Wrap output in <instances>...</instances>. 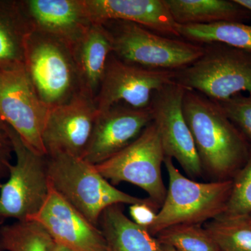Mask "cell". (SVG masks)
<instances>
[{
    "label": "cell",
    "mask_w": 251,
    "mask_h": 251,
    "mask_svg": "<svg viewBox=\"0 0 251 251\" xmlns=\"http://www.w3.org/2000/svg\"><path fill=\"white\" fill-rule=\"evenodd\" d=\"M29 220L41 224L54 242L73 251H108L99 227L51 187L45 204Z\"/></svg>",
    "instance_id": "5bb4252c"
},
{
    "label": "cell",
    "mask_w": 251,
    "mask_h": 251,
    "mask_svg": "<svg viewBox=\"0 0 251 251\" xmlns=\"http://www.w3.org/2000/svg\"><path fill=\"white\" fill-rule=\"evenodd\" d=\"M50 251H73L71 249H68V248L64 247V246L61 245V244H57L55 242H54L52 244V248H51Z\"/></svg>",
    "instance_id": "f546056e"
},
{
    "label": "cell",
    "mask_w": 251,
    "mask_h": 251,
    "mask_svg": "<svg viewBox=\"0 0 251 251\" xmlns=\"http://www.w3.org/2000/svg\"><path fill=\"white\" fill-rule=\"evenodd\" d=\"M232 188L221 216L237 217L251 214V149L244 166L232 178Z\"/></svg>",
    "instance_id": "d4e9b609"
},
{
    "label": "cell",
    "mask_w": 251,
    "mask_h": 251,
    "mask_svg": "<svg viewBox=\"0 0 251 251\" xmlns=\"http://www.w3.org/2000/svg\"><path fill=\"white\" fill-rule=\"evenodd\" d=\"M165 158L161 137L152 121L128 147L94 166L113 186L127 182L142 188L160 209L167 194L161 174Z\"/></svg>",
    "instance_id": "ba28073f"
},
{
    "label": "cell",
    "mask_w": 251,
    "mask_h": 251,
    "mask_svg": "<svg viewBox=\"0 0 251 251\" xmlns=\"http://www.w3.org/2000/svg\"><path fill=\"white\" fill-rule=\"evenodd\" d=\"M158 210V208L148 198L145 202L136 203L129 206L132 221L148 230L154 223Z\"/></svg>",
    "instance_id": "4316f807"
},
{
    "label": "cell",
    "mask_w": 251,
    "mask_h": 251,
    "mask_svg": "<svg viewBox=\"0 0 251 251\" xmlns=\"http://www.w3.org/2000/svg\"><path fill=\"white\" fill-rule=\"evenodd\" d=\"M24 66L49 108L67 103L81 92L72 49L57 38L32 29L25 45Z\"/></svg>",
    "instance_id": "8992f818"
},
{
    "label": "cell",
    "mask_w": 251,
    "mask_h": 251,
    "mask_svg": "<svg viewBox=\"0 0 251 251\" xmlns=\"http://www.w3.org/2000/svg\"><path fill=\"white\" fill-rule=\"evenodd\" d=\"M31 29L57 38L72 50L92 25L84 0H25Z\"/></svg>",
    "instance_id": "9a60e30c"
},
{
    "label": "cell",
    "mask_w": 251,
    "mask_h": 251,
    "mask_svg": "<svg viewBox=\"0 0 251 251\" xmlns=\"http://www.w3.org/2000/svg\"><path fill=\"white\" fill-rule=\"evenodd\" d=\"M184 92V87L175 82L168 84L153 92L150 108L166 156L176 160L192 179H198L204 173L183 114Z\"/></svg>",
    "instance_id": "30bf717a"
},
{
    "label": "cell",
    "mask_w": 251,
    "mask_h": 251,
    "mask_svg": "<svg viewBox=\"0 0 251 251\" xmlns=\"http://www.w3.org/2000/svg\"><path fill=\"white\" fill-rule=\"evenodd\" d=\"M152 121L150 108H135L126 103L99 112L82 159L92 166L107 161L135 141Z\"/></svg>",
    "instance_id": "4fadbf2b"
},
{
    "label": "cell",
    "mask_w": 251,
    "mask_h": 251,
    "mask_svg": "<svg viewBox=\"0 0 251 251\" xmlns=\"http://www.w3.org/2000/svg\"><path fill=\"white\" fill-rule=\"evenodd\" d=\"M157 241L176 251H220L202 225L182 224L163 229Z\"/></svg>",
    "instance_id": "cb8c5ba5"
},
{
    "label": "cell",
    "mask_w": 251,
    "mask_h": 251,
    "mask_svg": "<svg viewBox=\"0 0 251 251\" xmlns=\"http://www.w3.org/2000/svg\"><path fill=\"white\" fill-rule=\"evenodd\" d=\"M13 153L12 148H0V187L9 176Z\"/></svg>",
    "instance_id": "83f0119b"
},
{
    "label": "cell",
    "mask_w": 251,
    "mask_h": 251,
    "mask_svg": "<svg viewBox=\"0 0 251 251\" xmlns=\"http://www.w3.org/2000/svg\"><path fill=\"white\" fill-rule=\"evenodd\" d=\"M46 156L50 187L94 226L99 227L100 216L109 206L147 200L117 189L82 158L62 153Z\"/></svg>",
    "instance_id": "7a4b0ae2"
},
{
    "label": "cell",
    "mask_w": 251,
    "mask_h": 251,
    "mask_svg": "<svg viewBox=\"0 0 251 251\" xmlns=\"http://www.w3.org/2000/svg\"><path fill=\"white\" fill-rule=\"evenodd\" d=\"M202 45V55L175 72L174 82L215 101L251 94V52L221 43Z\"/></svg>",
    "instance_id": "277c9868"
},
{
    "label": "cell",
    "mask_w": 251,
    "mask_h": 251,
    "mask_svg": "<svg viewBox=\"0 0 251 251\" xmlns=\"http://www.w3.org/2000/svg\"><path fill=\"white\" fill-rule=\"evenodd\" d=\"M8 130L16 161L0 187V227L8 219L25 221L35 216L50 188L47 156L31 150L9 126Z\"/></svg>",
    "instance_id": "52a82bcc"
},
{
    "label": "cell",
    "mask_w": 251,
    "mask_h": 251,
    "mask_svg": "<svg viewBox=\"0 0 251 251\" xmlns=\"http://www.w3.org/2000/svg\"><path fill=\"white\" fill-rule=\"evenodd\" d=\"M157 251H176L174 248L171 246L166 245V244H161L158 242V250Z\"/></svg>",
    "instance_id": "4dcf8cb0"
},
{
    "label": "cell",
    "mask_w": 251,
    "mask_h": 251,
    "mask_svg": "<svg viewBox=\"0 0 251 251\" xmlns=\"http://www.w3.org/2000/svg\"><path fill=\"white\" fill-rule=\"evenodd\" d=\"M172 71L147 69L109 56L95 103L99 112L126 103L135 108H150L155 91L174 82Z\"/></svg>",
    "instance_id": "8fae6325"
},
{
    "label": "cell",
    "mask_w": 251,
    "mask_h": 251,
    "mask_svg": "<svg viewBox=\"0 0 251 251\" xmlns=\"http://www.w3.org/2000/svg\"><path fill=\"white\" fill-rule=\"evenodd\" d=\"M180 37L198 44L221 43L251 52V25L222 22L210 25H177Z\"/></svg>",
    "instance_id": "44dd1931"
},
{
    "label": "cell",
    "mask_w": 251,
    "mask_h": 251,
    "mask_svg": "<svg viewBox=\"0 0 251 251\" xmlns=\"http://www.w3.org/2000/svg\"><path fill=\"white\" fill-rule=\"evenodd\" d=\"M216 102L251 146V94H237Z\"/></svg>",
    "instance_id": "484cf974"
},
{
    "label": "cell",
    "mask_w": 251,
    "mask_h": 251,
    "mask_svg": "<svg viewBox=\"0 0 251 251\" xmlns=\"http://www.w3.org/2000/svg\"><path fill=\"white\" fill-rule=\"evenodd\" d=\"M31 30L21 1H0V67L24 64L25 45Z\"/></svg>",
    "instance_id": "ffe728a7"
},
{
    "label": "cell",
    "mask_w": 251,
    "mask_h": 251,
    "mask_svg": "<svg viewBox=\"0 0 251 251\" xmlns=\"http://www.w3.org/2000/svg\"><path fill=\"white\" fill-rule=\"evenodd\" d=\"M177 25L243 23L251 20L249 10L235 0H165Z\"/></svg>",
    "instance_id": "ac0fdd59"
},
{
    "label": "cell",
    "mask_w": 251,
    "mask_h": 251,
    "mask_svg": "<svg viewBox=\"0 0 251 251\" xmlns=\"http://www.w3.org/2000/svg\"><path fill=\"white\" fill-rule=\"evenodd\" d=\"M72 52L81 92L95 99L112 53L111 37L106 28L100 23H92Z\"/></svg>",
    "instance_id": "e0dca14e"
},
{
    "label": "cell",
    "mask_w": 251,
    "mask_h": 251,
    "mask_svg": "<svg viewBox=\"0 0 251 251\" xmlns=\"http://www.w3.org/2000/svg\"><path fill=\"white\" fill-rule=\"evenodd\" d=\"M183 114L204 173L214 181L230 179L244 166L251 146L215 100L185 89Z\"/></svg>",
    "instance_id": "6da1fadb"
},
{
    "label": "cell",
    "mask_w": 251,
    "mask_h": 251,
    "mask_svg": "<svg viewBox=\"0 0 251 251\" xmlns=\"http://www.w3.org/2000/svg\"><path fill=\"white\" fill-rule=\"evenodd\" d=\"M220 251H251V214L218 216L203 225Z\"/></svg>",
    "instance_id": "603a6c76"
},
{
    "label": "cell",
    "mask_w": 251,
    "mask_h": 251,
    "mask_svg": "<svg viewBox=\"0 0 251 251\" xmlns=\"http://www.w3.org/2000/svg\"><path fill=\"white\" fill-rule=\"evenodd\" d=\"M235 1L251 12V0H235Z\"/></svg>",
    "instance_id": "1f68e13d"
},
{
    "label": "cell",
    "mask_w": 251,
    "mask_h": 251,
    "mask_svg": "<svg viewBox=\"0 0 251 251\" xmlns=\"http://www.w3.org/2000/svg\"><path fill=\"white\" fill-rule=\"evenodd\" d=\"M108 251H157L158 242L148 229L128 219L123 204L106 208L99 221Z\"/></svg>",
    "instance_id": "d6986e66"
},
{
    "label": "cell",
    "mask_w": 251,
    "mask_h": 251,
    "mask_svg": "<svg viewBox=\"0 0 251 251\" xmlns=\"http://www.w3.org/2000/svg\"><path fill=\"white\" fill-rule=\"evenodd\" d=\"M98 115L94 99L82 92L50 108L42 133L46 155L62 153L82 158Z\"/></svg>",
    "instance_id": "7c38bea8"
},
{
    "label": "cell",
    "mask_w": 251,
    "mask_h": 251,
    "mask_svg": "<svg viewBox=\"0 0 251 251\" xmlns=\"http://www.w3.org/2000/svg\"><path fill=\"white\" fill-rule=\"evenodd\" d=\"M49 110L38 95L24 64L0 67V118L39 154L46 155L42 133Z\"/></svg>",
    "instance_id": "9c48e42d"
},
{
    "label": "cell",
    "mask_w": 251,
    "mask_h": 251,
    "mask_svg": "<svg viewBox=\"0 0 251 251\" xmlns=\"http://www.w3.org/2000/svg\"><path fill=\"white\" fill-rule=\"evenodd\" d=\"M165 158L169 186L154 223L148 229L153 237L177 225H204L224 212L232 188V179L199 182L186 177Z\"/></svg>",
    "instance_id": "3957f363"
},
{
    "label": "cell",
    "mask_w": 251,
    "mask_h": 251,
    "mask_svg": "<svg viewBox=\"0 0 251 251\" xmlns=\"http://www.w3.org/2000/svg\"><path fill=\"white\" fill-rule=\"evenodd\" d=\"M54 240L33 220L0 227V251H50Z\"/></svg>",
    "instance_id": "7402d4cb"
},
{
    "label": "cell",
    "mask_w": 251,
    "mask_h": 251,
    "mask_svg": "<svg viewBox=\"0 0 251 251\" xmlns=\"http://www.w3.org/2000/svg\"><path fill=\"white\" fill-rule=\"evenodd\" d=\"M100 24L111 37L112 54L138 67L176 72L203 53L202 44L160 35L135 23L115 20Z\"/></svg>",
    "instance_id": "5b68a950"
},
{
    "label": "cell",
    "mask_w": 251,
    "mask_h": 251,
    "mask_svg": "<svg viewBox=\"0 0 251 251\" xmlns=\"http://www.w3.org/2000/svg\"><path fill=\"white\" fill-rule=\"evenodd\" d=\"M92 23L129 21L167 37L181 39L165 0H84Z\"/></svg>",
    "instance_id": "2e32d148"
},
{
    "label": "cell",
    "mask_w": 251,
    "mask_h": 251,
    "mask_svg": "<svg viewBox=\"0 0 251 251\" xmlns=\"http://www.w3.org/2000/svg\"><path fill=\"white\" fill-rule=\"evenodd\" d=\"M0 148H12L8 125L0 118Z\"/></svg>",
    "instance_id": "f1b7e54d"
}]
</instances>
